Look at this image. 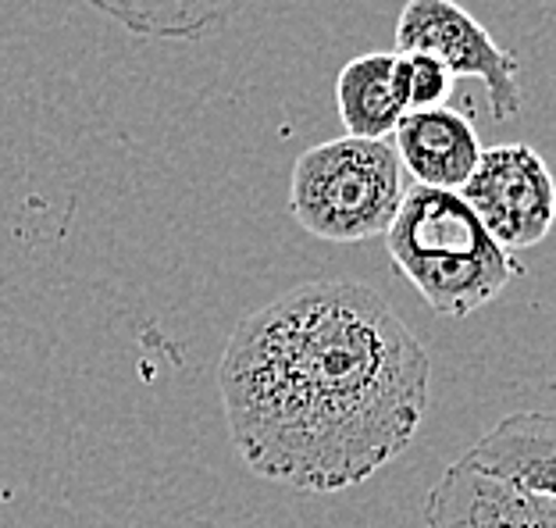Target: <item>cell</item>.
Listing matches in <instances>:
<instances>
[{"label":"cell","mask_w":556,"mask_h":528,"mask_svg":"<svg viewBox=\"0 0 556 528\" xmlns=\"http://www.w3.org/2000/svg\"><path fill=\"white\" fill-rule=\"evenodd\" d=\"M432 357L371 286L314 279L236 325L218 389L236 454L300 493L368 482L410 447Z\"/></svg>","instance_id":"cell-1"},{"label":"cell","mask_w":556,"mask_h":528,"mask_svg":"<svg viewBox=\"0 0 556 528\" xmlns=\"http://www.w3.org/2000/svg\"><path fill=\"white\" fill-rule=\"evenodd\" d=\"M389 261L428 307L467 318L492 304L521 268L503 250L460 193L410 186L386 232Z\"/></svg>","instance_id":"cell-2"},{"label":"cell","mask_w":556,"mask_h":528,"mask_svg":"<svg viewBox=\"0 0 556 528\" xmlns=\"http://www.w3.org/2000/svg\"><path fill=\"white\" fill-rule=\"evenodd\" d=\"M393 140H328L307 147L289 175V211L328 243H364L386 236L407 197Z\"/></svg>","instance_id":"cell-3"},{"label":"cell","mask_w":556,"mask_h":528,"mask_svg":"<svg viewBox=\"0 0 556 528\" xmlns=\"http://www.w3.org/2000/svg\"><path fill=\"white\" fill-rule=\"evenodd\" d=\"M396 54H425L453 79H478L489 90L492 118L521 115V61L457 0H407L396 22Z\"/></svg>","instance_id":"cell-4"},{"label":"cell","mask_w":556,"mask_h":528,"mask_svg":"<svg viewBox=\"0 0 556 528\" xmlns=\"http://www.w3.org/2000/svg\"><path fill=\"white\" fill-rule=\"evenodd\" d=\"M460 197L503 250L539 247L556 222L553 172L528 143L482 150L471 179L460 186Z\"/></svg>","instance_id":"cell-5"},{"label":"cell","mask_w":556,"mask_h":528,"mask_svg":"<svg viewBox=\"0 0 556 528\" xmlns=\"http://www.w3.org/2000/svg\"><path fill=\"white\" fill-rule=\"evenodd\" d=\"M425 528H556V500L489 475L460 457L439 475L428 493Z\"/></svg>","instance_id":"cell-6"},{"label":"cell","mask_w":556,"mask_h":528,"mask_svg":"<svg viewBox=\"0 0 556 528\" xmlns=\"http://www.w3.org/2000/svg\"><path fill=\"white\" fill-rule=\"evenodd\" d=\"M393 147L414 186L450 193H460V186L471 179L482 158L475 125L450 108L407 111L393 133Z\"/></svg>","instance_id":"cell-7"},{"label":"cell","mask_w":556,"mask_h":528,"mask_svg":"<svg viewBox=\"0 0 556 528\" xmlns=\"http://www.w3.org/2000/svg\"><path fill=\"white\" fill-rule=\"evenodd\" d=\"M489 475L556 500V411H521L478 439L464 454Z\"/></svg>","instance_id":"cell-8"},{"label":"cell","mask_w":556,"mask_h":528,"mask_svg":"<svg viewBox=\"0 0 556 528\" xmlns=\"http://www.w3.org/2000/svg\"><path fill=\"white\" fill-rule=\"evenodd\" d=\"M336 108L353 140H389L407 115L400 54L375 50L346 61L336 79Z\"/></svg>","instance_id":"cell-9"},{"label":"cell","mask_w":556,"mask_h":528,"mask_svg":"<svg viewBox=\"0 0 556 528\" xmlns=\"http://www.w3.org/2000/svg\"><path fill=\"white\" fill-rule=\"evenodd\" d=\"M139 40H200L254 0H86Z\"/></svg>","instance_id":"cell-10"},{"label":"cell","mask_w":556,"mask_h":528,"mask_svg":"<svg viewBox=\"0 0 556 528\" xmlns=\"http://www.w3.org/2000/svg\"><path fill=\"white\" fill-rule=\"evenodd\" d=\"M400 72H403V93H407V111L446 108L457 79H453L450 68H442L435 58L400 54Z\"/></svg>","instance_id":"cell-11"}]
</instances>
